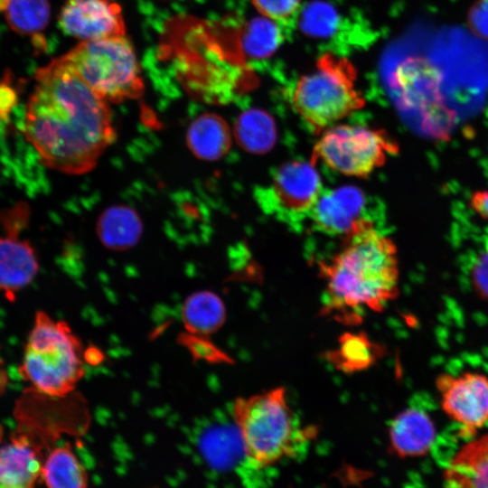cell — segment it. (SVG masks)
I'll return each mask as SVG.
<instances>
[{
    "label": "cell",
    "mask_w": 488,
    "mask_h": 488,
    "mask_svg": "<svg viewBox=\"0 0 488 488\" xmlns=\"http://www.w3.org/2000/svg\"><path fill=\"white\" fill-rule=\"evenodd\" d=\"M388 433L390 449L401 458L426 455L436 437L433 419L416 407L407 408L396 415L389 425Z\"/></svg>",
    "instance_id": "obj_12"
},
{
    "label": "cell",
    "mask_w": 488,
    "mask_h": 488,
    "mask_svg": "<svg viewBox=\"0 0 488 488\" xmlns=\"http://www.w3.org/2000/svg\"><path fill=\"white\" fill-rule=\"evenodd\" d=\"M44 455L24 435L0 447V488H38Z\"/></svg>",
    "instance_id": "obj_13"
},
{
    "label": "cell",
    "mask_w": 488,
    "mask_h": 488,
    "mask_svg": "<svg viewBox=\"0 0 488 488\" xmlns=\"http://www.w3.org/2000/svg\"><path fill=\"white\" fill-rule=\"evenodd\" d=\"M42 483L46 488H88L89 472L70 444L56 446L44 456Z\"/></svg>",
    "instance_id": "obj_19"
},
{
    "label": "cell",
    "mask_w": 488,
    "mask_h": 488,
    "mask_svg": "<svg viewBox=\"0 0 488 488\" xmlns=\"http://www.w3.org/2000/svg\"><path fill=\"white\" fill-rule=\"evenodd\" d=\"M231 414L251 470L300 457L316 435L315 427L305 426L290 408L283 387L236 399Z\"/></svg>",
    "instance_id": "obj_3"
},
{
    "label": "cell",
    "mask_w": 488,
    "mask_h": 488,
    "mask_svg": "<svg viewBox=\"0 0 488 488\" xmlns=\"http://www.w3.org/2000/svg\"><path fill=\"white\" fill-rule=\"evenodd\" d=\"M20 373L45 395H68L84 375L80 341L65 322L54 321L44 312H38Z\"/></svg>",
    "instance_id": "obj_5"
},
{
    "label": "cell",
    "mask_w": 488,
    "mask_h": 488,
    "mask_svg": "<svg viewBox=\"0 0 488 488\" xmlns=\"http://www.w3.org/2000/svg\"><path fill=\"white\" fill-rule=\"evenodd\" d=\"M251 3L260 15L278 21L292 16L301 0H251Z\"/></svg>",
    "instance_id": "obj_26"
},
{
    "label": "cell",
    "mask_w": 488,
    "mask_h": 488,
    "mask_svg": "<svg viewBox=\"0 0 488 488\" xmlns=\"http://www.w3.org/2000/svg\"><path fill=\"white\" fill-rule=\"evenodd\" d=\"M436 387L444 413L458 427L459 435L474 438L488 426V376L477 371L442 373Z\"/></svg>",
    "instance_id": "obj_9"
},
{
    "label": "cell",
    "mask_w": 488,
    "mask_h": 488,
    "mask_svg": "<svg viewBox=\"0 0 488 488\" xmlns=\"http://www.w3.org/2000/svg\"><path fill=\"white\" fill-rule=\"evenodd\" d=\"M143 233L140 216L126 205H113L99 217L97 234L108 249L123 251L136 246Z\"/></svg>",
    "instance_id": "obj_18"
},
{
    "label": "cell",
    "mask_w": 488,
    "mask_h": 488,
    "mask_svg": "<svg viewBox=\"0 0 488 488\" xmlns=\"http://www.w3.org/2000/svg\"><path fill=\"white\" fill-rule=\"evenodd\" d=\"M299 27L312 37H326L335 30L338 23L336 10L323 1L306 5L299 14Z\"/></svg>",
    "instance_id": "obj_25"
},
{
    "label": "cell",
    "mask_w": 488,
    "mask_h": 488,
    "mask_svg": "<svg viewBox=\"0 0 488 488\" xmlns=\"http://www.w3.org/2000/svg\"><path fill=\"white\" fill-rule=\"evenodd\" d=\"M398 152L399 145L384 130L334 125L322 132L311 162L321 161L343 175L366 177Z\"/></svg>",
    "instance_id": "obj_7"
},
{
    "label": "cell",
    "mask_w": 488,
    "mask_h": 488,
    "mask_svg": "<svg viewBox=\"0 0 488 488\" xmlns=\"http://www.w3.org/2000/svg\"><path fill=\"white\" fill-rule=\"evenodd\" d=\"M186 144L197 158L215 161L229 152L231 146V132L221 116L205 113L190 124L186 132Z\"/></svg>",
    "instance_id": "obj_16"
},
{
    "label": "cell",
    "mask_w": 488,
    "mask_h": 488,
    "mask_svg": "<svg viewBox=\"0 0 488 488\" xmlns=\"http://www.w3.org/2000/svg\"><path fill=\"white\" fill-rule=\"evenodd\" d=\"M30 209L27 203L19 202L0 214V223L5 234L19 235L28 224Z\"/></svg>",
    "instance_id": "obj_28"
},
{
    "label": "cell",
    "mask_w": 488,
    "mask_h": 488,
    "mask_svg": "<svg viewBox=\"0 0 488 488\" xmlns=\"http://www.w3.org/2000/svg\"><path fill=\"white\" fill-rule=\"evenodd\" d=\"M469 207L480 218L488 221V189L474 191L470 195Z\"/></svg>",
    "instance_id": "obj_31"
},
{
    "label": "cell",
    "mask_w": 488,
    "mask_h": 488,
    "mask_svg": "<svg viewBox=\"0 0 488 488\" xmlns=\"http://www.w3.org/2000/svg\"><path fill=\"white\" fill-rule=\"evenodd\" d=\"M59 59L108 103L136 99L144 92L136 53L125 35L82 41Z\"/></svg>",
    "instance_id": "obj_6"
},
{
    "label": "cell",
    "mask_w": 488,
    "mask_h": 488,
    "mask_svg": "<svg viewBox=\"0 0 488 488\" xmlns=\"http://www.w3.org/2000/svg\"><path fill=\"white\" fill-rule=\"evenodd\" d=\"M469 279L474 293L488 301V247L473 261L469 269Z\"/></svg>",
    "instance_id": "obj_27"
},
{
    "label": "cell",
    "mask_w": 488,
    "mask_h": 488,
    "mask_svg": "<svg viewBox=\"0 0 488 488\" xmlns=\"http://www.w3.org/2000/svg\"><path fill=\"white\" fill-rule=\"evenodd\" d=\"M9 0H0V12H4Z\"/></svg>",
    "instance_id": "obj_32"
},
{
    "label": "cell",
    "mask_w": 488,
    "mask_h": 488,
    "mask_svg": "<svg viewBox=\"0 0 488 488\" xmlns=\"http://www.w3.org/2000/svg\"><path fill=\"white\" fill-rule=\"evenodd\" d=\"M393 83L408 103L422 104L427 99L437 97L441 76L427 60L408 58L396 67Z\"/></svg>",
    "instance_id": "obj_17"
},
{
    "label": "cell",
    "mask_w": 488,
    "mask_h": 488,
    "mask_svg": "<svg viewBox=\"0 0 488 488\" xmlns=\"http://www.w3.org/2000/svg\"><path fill=\"white\" fill-rule=\"evenodd\" d=\"M341 249L319 263L324 281L322 314L358 324L367 312L379 313L399 294L398 250L374 223L343 238Z\"/></svg>",
    "instance_id": "obj_2"
},
{
    "label": "cell",
    "mask_w": 488,
    "mask_h": 488,
    "mask_svg": "<svg viewBox=\"0 0 488 488\" xmlns=\"http://www.w3.org/2000/svg\"><path fill=\"white\" fill-rule=\"evenodd\" d=\"M356 80L355 67L347 58L325 52L314 70L296 82L292 107L310 130L322 133L364 106Z\"/></svg>",
    "instance_id": "obj_4"
},
{
    "label": "cell",
    "mask_w": 488,
    "mask_h": 488,
    "mask_svg": "<svg viewBox=\"0 0 488 488\" xmlns=\"http://www.w3.org/2000/svg\"><path fill=\"white\" fill-rule=\"evenodd\" d=\"M467 24L476 36L488 40V0H477L471 6Z\"/></svg>",
    "instance_id": "obj_29"
},
{
    "label": "cell",
    "mask_w": 488,
    "mask_h": 488,
    "mask_svg": "<svg viewBox=\"0 0 488 488\" xmlns=\"http://www.w3.org/2000/svg\"><path fill=\"white\" fill-rule=\"evenodd\" d=\"M182 318L188 333L206 338L224 324L226 308L217 294L201 290L186 297L182 307Z\"/></svg>",
    "instance_id": "obj_20"
},
{
    "label": "cell",
    "mask_w": 488,
    "mask_h": 488,
    "mask_svg": "<svg viewBox=\"0 0 488 488\" xmlns=\"http://www.w3.org/2000/svg\"><path fill=\"white\" fill-rule=\"evenodd\" d=\"M4 12L13 31L39 36L49 23L51 7L48 0H9Z\"/></svg>",
    "instance_id": "obj_23"
},
{
    "label": "cell",
    "mask_w": 488,
    "mask_h": 488,
    "mask_svg": "<svg viewBox=\"0 0 488 488\" xmlns=\"http://www.w3.org/2000/svg\"><path fill=\"white\" fill-rule=\"evenodd\" d=\"M17 101V92L12 86L10 76L6 74L0 80V117H7Z\"/></svg>",
    "instance_id": "obj_30"
},
{
    "label": "cell",
    "mask_w": 488,
    "mask_h": 488,
    "mask_svg": "<svg viewBox=\"0 0 488 488\" xmlns=\"http://www.w3.org/2000/svg\"><path fill=\"white\" fill-rule=\"evenodd\" d=\"M444 488H488V433L474 436L452 456Z\"/></svg>",
    "instance_id": "obj_15"
},
{
    "label": "cell",
    "mask_w": 488,
    "mask_h": 488,
    "mask_svg": "<svg viewBox=\"0 0 488 488\" xmlns=\"http://www.w3.org/2000/svg\"><path fill=\"white\" fill-rule=\"evenodd\" d=\"M323 190L314 164L295 160L278 167L267 185L257 188L256 197L265 213L296 229L308 220Z\"/></svg>",
    "instance_id": "obj_8"
},
{
    "label": "cell",
    "mask_w": 488,
    "mask_h": 488,
    "mask_svg": "<svg viewBox=\"0 0 488 488\" xmlns=\"http://www.w3.org/2000/svg\"><path fill=\"white\" fill-rule=\"evenodd\" d=\"M376 354V347L364 335H345L331 356L338 368L352 371L371 364Z\"/></svg>",
    "instance_id": "obj_24"
},
{
    "label": "cell",
    "mask_w": 488,
    "mask_h": 488,
    "mask_svg": "<svg viewBox=\"0 0 488 488\" xmlns=\"http://www.w3.org/2000/svg\"><path fill=\"white\" fill-rule=\"evenodd\" d=\"M308 220L316 231L343 238L365 225L373 223L368 215L365 193L352 185L324 189L312 208Z\"/></svg>",
    "instance_id": "obj_10"
},
{
    "label": "cell",
    "mask_w": 488,
    "mask_h": 488,
    "mask_svg": "<svg viewBox=\"0 0 488 488\" xmlns=\"http://www.w3.org/2000/svg\"><path fill=\"white\" fill-rule=\"evenodd\" d=\"M233 134L245 151L264 154L276 143L277 127L268 113L259 108H250L238 117Z\"/></svg>",
    "instance_id": "obj_21"
},
{
    "label": "cell",
    "mask_w": 488,
    "mask_h": 488,
    "mask_svg": "<svg viewBox=\"0 0 488 488\" xmlns=\"http://www.w3.org/2000/svg\"><path fill=\"white\" fill-rule=\"evenodd\" d=\"M238 37L242 53L251 59H266L274 54L283 42L277 21L258 16L241 28Z\"/></svg>",
    "instance_id": "obj_22"
},
{
    "label": "cell",
    "mask_w": 488,
    "mask_h": 488,
    "mask_svg": "<svg viewBox=\"0 0 488 488\" xmlns=\"http://www.w3.org/2000/svg\"><path fill=\"white\" fill-rule=\"evenodd\" d=\"M24 134L47 167L91 171L116 139L109 103L59 58L35 73Z\"/></svg>",
    "instance_id": "obj_1"
},
{
    "label": "cell",
    "mask_w": 488,
    "mask_h": 488,
    "mask_svg": "<svg viewBox=\"0 0 488 488\" xmlns=\"http://www.w3.org/2000/svg\"><path fill=\"white\" fill-rule=\"evenodd\" d=\"M39 263L33 247L19 235L0 237V291L14 301L36 277Z\"/></svg>",
    "instance_id": "obj_14"
},
{
    "label": "cell",
    "mask_w": 488,
    "mask_h": 488,
    "mask_svg": "<svg viewBox=\"0 0 488 488\" xmlns=\"http://www.w3.org/2000/svg\"><path fill=\"white\" fill-rule=\"evenodd\" d=\"M59 23L64 33L81 41L126 33L121 7L115 0H63Z\"/></svg>",
    "instance_id": "obj_11"
}]
</instances>
